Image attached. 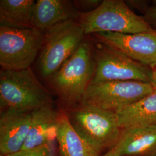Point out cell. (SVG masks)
Returning a JSON list of instances; mask_svg holds the SVG:
<instances>
[{"mask_svg": "<svg viewBox=\"0 0 156 156\" xmlns=\"http://www.w3.org/2000/svg\"><path fill=\"white\" fill-rule=\"evenodd\" d=\"M57 140L62 156H101L99 151L78 134L68 116L62 113L58 117Z\"/></svg>", "mask_w": 156, "mask_h": 156, "instance_id": "obj_15", "label": "cell"}, {"mask_svg": "<svg viewBox=\"0 0 156 156\" xmlns=\"http://www.w3.org/2000/svg\"><path fill=\"white\" fill-rule=\"evenodd\" d=\"M95 73L93 45L84 41L73 56L48 79L49 84L64 101L80 102L93 82Z\"/></svg>", "mask_w": 156, "mask_h": 156, "instance_id": "obj_3", "label": "cell"}, {"mask_svg": "<svg viewBox=\"0 0 156 156\" xmlns=\"http://www.w3.org/2000/svg\"><path fill=\"white\" fill-rule=\"evenodd\" d=\"M33 112H1L0 151L6 156L22 149L28 136Z\"/></svg>", "mask_w": 156, "mask_h": 156, "instance_id": "obj_10", "label": "cell"}, {"mask_svg": "<svg viewBox=\"0 0 156 156\" xmlns=\"http://www.w3.org/2000/svg\"><path fill=\"white\" fill-rule=\"evenodd\" d=\"M79 12L73 1L38 0L35 2L31 26L45 33L56 26L69 20H77Z\"/></svg>", "mask_w": 156, "mask_h": 156, "instance_id": "obj_12", "label": "cell"}, {"mask_svg": "<svg viewBox=\"0 0 156 156\" xmlns=\"http://www.w3.org/2000/svg\"><path fill=\"white\" fill-rule=\"evenodd\" d=\"M121 129L156 126V88L149 95L116 112Z\"/></svg>", "mask_w": 156, "mask_h": 156, "instance_id": "obj_14", "label": "cell"}, {"mask_svg": "<svg viewBox=\"0 0 156 156\" xmlns=\"http://www.w3.org/2000/svg\"><path fill=\"white\" fill-rule=\"evenodd\" d=\"M68 118L78 134L100 153L112 148L121 133L116 113L97 106L81 104Z\"/></svg>", "mask_w": 156, "mask_h": 156, "instance_id": "obj_6", "label": "cell"}, {"mask_svg": "<svg viewBox=\"0 0 156 156\" xmlns=\"http://www.w3.org/2000/svg\"><path fill=\"white\" fill-rule=\"evenodd\" d=\"M94 44L95 73L91 84L117 80L151 83V67L135 62L120 51L96 41Z\"/></svg>", "mask_w": 156, "mask_h": 156, "instance_id": "obj_7", "label": "cell"}, {"mask_svg": "<svg viewBox=\"0 0 156 156\" xmlns=\"http://www.w3.org/2000/svg\"><path fill=\"white\" fill-rule=\"evenodd\" d=\"M101 156H156V126L122 129L115 145Z\"/></svg>", "mask_w": 156, "mask_h": 156, "instance_id": "obj_11", "label": "cell"}, {"mask_svg": "<svg viewBox=\"0 0 156 156\" xmlns=\"http://www.w3.org/2000/svg\"><path fill=\"white\" fill-rule=\"evenodd\" d=\"M51 103L50 92L30 68L0 73L1 112H33Z\"/></svg>", "mask_w": 156, "mask_h": 156, "instance_id": "obj_1", "label": "cell"}, {"mask_svg": "<svg viewBox=\"0 0 156 156\" xmlns=\"http://www.w3.org/2000/svg\"><path fill=\"white\" fill-rule=\"evenodd\" d=\"M1 156H3L2 155H1Z\"/></svg>", "mask_w": 156, "mask_h": 156, "instance_id": "obj_21", "label": "cell"}, {"mask_svg": "<svg viewBox=\"0 0 156 156\" xmlns=\"http://www.w3.org/2000/svg\"><path fill=\"white\" fill-rule=\"evenodd\" d=\"M60 113L51 103L33 112V118L28 136L22 150L30 149L50 144L57 140V124Z\"/></svg>", "mask_w": 156, "mask_h": 156, "instance_id": "obj_13", "label": "cell"}, {"mask_svg": "<svg viewBox=\"0 0 156 156\" xmlns=\"http://www.w3.org/2000/svg\"><path fill=\"white\" fill-rule=\"evenodd\" d=\"M153 69V75H152V81L151 83L156 88V66L154 67H152Z\"/></svg>", "mask_w": 156, "mask_h": 156, "instance_id": "obj_20", "label": "cell"}, {"mask_svg": "<svg viewBox=\"0 0 156 156\" xmlns=\"http://www.w3.org/2000/svg\"><path fill=\"white\" fill-rule=\"evenodd\" d=\"M34 0H1L0 24L15 27H32Z\"/></svg>", "mask_w": 156, "mask_h": 156, "instance_id": "obj_16", "label": "cell"}, {"mask_svg": "<svg viewBox=\"0 0 156 156\" xmlns=\"http://www.w3.org/2000/svg\"><path fill=\"white\" fill-rule=\"evenodd\" d=\"M155 87L151 83L135 80H117L90 84L81 104L97 106L116 112L151 93Z\"/></svg>", "mask_w": 156, "mask_h": 156, "instance_id": "obj_8", "label": "cell"}, {"mask_svg": "<svg viewBox=\"0 0 156 156\" xmlns=\"http://www.w3.org/2000/svg\"><path fill=\"white\" fill-rule=\"evenodd\" d=\"M6 156H51L50 146L44 145L30 149L21 150Z\"/></svg>", "mask_w": 156, "mask_h": 156, "instance_id": "obj_17", "label": "cell"}, {"mask_svg": "<svg viewBox=\"0 0 156 156\" xmlns=\"http://www.w3.org/2000/svg\"><path fill=\"white\" fill-rule=\"evenodd\" d=\"M102 2V1H101V0L73 1V4L77 9V10L78 9H81L82 11L81 12H88L92 11L100 5Z\"/></svg>", "mask_w": 156, "mask_h": 156, "instance_id": "obj_18", "label": "cell"}, {"mask_svg": "<svg viewBox=\"0 0 156 156\" xmlns=\"http://www.w3.org/2000/svg\"></svg>", "mask_w": 156, "mask_h": 156, "instance_id": "obj_22", "label": "cell"}, {"mask_svg": "<svg viewBox=\"0 0 156 156\" xmlns=\"http://www.w3.org/2000/svg\"><path fill=\"white\" fill-rule=\"evenodd\" d=\"M44 33L33 27L0 24V65L2 69L30 68L42 49Z\"/></svg>", "mask_w": 156, "mask_h": 156, "instance_id": "obj_5", "label": "cell"}, {"mask_svg": "<svg viewBox=\"0 0 156 156\" xmlns=\"http://www.w3.org/2000/svg\"><path fill=\"white\" fill-rule=\"evenodd\" d=\"M95 41L119 50L146 66H156V30L135 34L100 33L92 34Z\"/></svg>", "mask_w": 156, "mask_h": 156, "instance_id": "obj_9", "label": "cell"}, {"mask_svg": "<svg viewBox=\"0 0 156 156\" xmlns=\"http://www.w3.org/2000/svg\"><path fill=\"white\" fill-rule=\"evenodd\" d=\"M44 35L38 67L42 77L48 80L75 53L86 35L78 20L61 23Z\"/></svg>", "mask_w": 156, "mask_h": 156, "instance_id": "obj_4", "label": "cell"}, {"mask_svg": "<svg viewBox=\"0 0 156 156\" xmlns=\"http://www.w3.org/2000/svg\"><path fill=\"white\" fill-rule=\"evenodd\" d=\"M142 17L152 28L156 30V6L149 7Z\"/></svg>", "mask_w": 156, "mask_h": 156, "instance_id": "obj_19", "label": "cell"}, {"mask_svg": "<svg viewBox=\"0 0 156 156\" xmlns=\"http://www.w3.org/2000/svg\"><path fill=\"white\" fill-rule=\"evenodd\" d=\"M78 22L85 35L106 32L140 33L154 30L122 0H104L92 11L79 12Z\"/></svg>", "mask_w": 156, "mask_h": 156, "instance_id": "obj_2", "label": "cell"}]
</instances>
